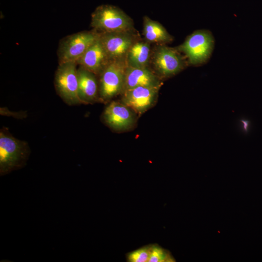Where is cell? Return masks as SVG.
<instances>
[{
  "label": "cell",
  "mask_w": 262,
  "mask_h": 262,
  "mask_svg": "<svg viewBox=\"0 0 262 262\" xmlns=\"http://www.w3.org/2000/svg\"><path fill=\"white\" fill-rule=\"evenodd\" d=\"M29 154V148L25 142L15 138L6 129L0 131V176L24 166Z\"/></svg>",
  "instance_id": "obj_1"
},
{
  "label": "cell",
  "mask_w": 262,
  "mask_h": 262,
  "mask_svg": "<svg viewBox=\"0 0 262 262\" xmlns=\"http://www.w3.org/2000/svg\"><path fill=\"white\" fill-rule=\"evenodd\" d=\"M214 39L212 33L198 30L188 35L176 49L183 53L188 64L198 66L205 64L213 50Z\"/></svg>",
  "instance_id": "obj_2"
},
{
  "label": "cell",
  "mask_w": 262,
  "mask_h": 262,
  "mask_svg": "<svg viewBox=\"0 0 262 262\" xmlns=\"http://www.w3.org/2000/svg\"><path fill=\"white\" fill-rule=\"evenodd\" d=\"M91 26L101 33L130 31L131 18L119 8L111 5L98 6L91 15Z\"/></svg>",
  "instance_id": "obj_3"
},
{
  "label": "cell",
  "mask_w": 262,
  "mask_h": 262,
  "mask_svg": "<svg viewBox=\"0 0 262 262\" xmlns=\"http://www.w3.org/2000/svg\"><path fill=\"white\" fill-rule=\"evenodd\" d=\"M126 60H111L100 75L99 100L107 103L123 91Z\"/></svg>",
  "instance_id": "obj_4"
},
{
  "label": "cell",
  "mask_w": 262,
  "mask_h": 262,
  "mask_svg": "<svg viewBox=\"0 0 262 262\" xmlns=\"http://www.w3.org/2000/svg\"><path fill=\"white\" fill-rule=\"evenodd\" d=\"M77 64L75 62L59 64L55 76L56 90L62 99L69 105L81 104L78 94Z\"/></svg>",
  "instance_id": "obj_5"
},
{
  "label": "cell",
  "mask_w": 262,
  "mask_h": 262,
  "mask_svg": "<svg viewBox=\"0 0 262 262\" xmlns=\"http://www.w3.org/2000/svg\"><path fill=\"white\" fill-rule=\"evenodd\" d=\"M99 33L84 31L68 36L61 42L58 51L59 64L77 62L96 41Z\"/></svg>",
  "instance_id": "obj_6"
},
{
  "label": "cell",
  "mask_w": 262,
  "mask_h": 262,
  "mask_svg": "<svg viewBox=\"0 0 262 262\" xmlns=\"http://www.w3.org/2000/svg\"><path fill=\"white\" fill-rule=\"evenodd\" d=\"M152 64L161 78H169L182 71L188 63L176 49L160 46L154 51Z\"/></svg>",
  "instance_id": "obj_7"
},
{
  "label": "cell",
  "mask_w": 262,
  "mask_h": 262,
  "mask_svg": "<svg viewBox=\"0 0 262 262\" xmlns=\"http://www.w3.org/2000/svg\"><path fill=\"white\" fill-rule=\"evenodd\" d=\"M137 115L122 102L112 101L105 108L102 117L105 124L112 130L123 131L134 127Z\"/></svg>",
  "instance_id": "obj_8"
},
{
  "label": "cell",
  "mask_w": 262,
  "mask_h": 262,
  "mask_svg": "<svg viewBox=\"0 0 262 262\" xmlns=\"http://www.w3.org/2000/svg\"><path fill=\"white\" fill-rule=\"evenodd\" d=\"M161 87L140 86L124 91L121 101L141 115L154 106Z\"/></svg>",
  "instance_id": "obj_9"
},
{
  "label": "cell",
  "mask_w": 262,
  "mask_h": 262,
  "mask_svg": "<svg viewBox=\"0 0 262 262\" xmlns=\"http://www.w3.org/2000/svg\"><path fill=\"white\" fill-rule=\"evenodd\" d=\"M99 38L110 60H126L127 53L136 41L130 31L99 33Z\"/></svg>",
  "instance_id": "obj_10"
},
{
  "label": "cell",
  "mask_w": 262,
  "mask_h": 262,
  "mask_svg": "<svg viewBox=\"0 0 262 262\" xmlns=\"http://www.w3.org/2000/svg\"><path fill=\"white\" fill-rule=\"evenodd\" d=\"M162 84L161 78L147 67H134L127 66L123 92L137 87H161Z\"/></svg>",
  "instance_id": "obj_11"
},
{
  "label": "cell",
  "mask_w": 262,
  "mask_h": 262,
  "mask_svg": "<svg viewBox=\"0 0 262 262\" xmlns=\"http://www.w3.org/2000/svg\"><path fill=\"white\" fill-rule=\"evenodd\" d=\"M110 61L99 34L98 38L79 59L77 64L95 74L98 75Z\"/></svg>",
  "instance_id": "obj_12"
},
{
  "label": "cell",
  "mask_w": 262,
  "mask_h": 262,
  "mask_svg": "<svg viewBox=\"0 0 262 262\" xmlns=\"http://www.w3.org/2000/svg\"><path fill=\"white\" fill-rule=\"evenodd\" d=\"M77 74L81 104H92L99 100V85L96 74L82 66L78 68Z\"/></svg>",
  "instance_id": "obj_13"
},
{
  "label": "cell",
  "mask_w": 262,
  "mask_h": 262,
  "mask_svg": "<svg viewBox=\"0 0 262 262\" xmlns=\"http://www.w3.org/2000/svg\"><path fill=\"white\" fill-rule=\"evenodd\" d=\"M143 34L149 43H166L172 41V36L158 22L147 16L143 19Z\"/></svg>",
  "instance_id": "obj_14"
},
{
  "label": "cell",
  "mask_w": 262,
  "mask_h": 262,
  "mask_svg": "<svg viewBox=\"0 0 262 262\" xmlns=\"http://www.w3.org/2000/svg\"><path fill=\"white\" fill-rule=\"evenodd\" d=\"M150 55V47L147 41H135L127 56V65L134 67H147Z\"/></svg>",
  "instance_id": "obj_15"
},
{
  "label": "cell",
  "mask_w": 262,
  "mask_h": 262,
  "mask_svg": "<svg viewBox=\"0 0 262 262\" xmlns=\"http://www.w3.org/2000/svg\"><path fill=\"white\" fill-rule=\"evenodd\" d=\"M175 260L171 253L158 244H152L148 262H173Z\"/></svg>",
  "instance_id": "obj_16"
},
{
  "label": "cell",
  "mask_w": 262,
  "mask_h": 262,
  "mask_svg": "<svg viewBox=\"0 0 262 262\" xmlns=\"http://www.w3.org/2000/svg\"><path fill=\"white\" fill-rule=\"evenodd\" d=\"M151 246L152 244L148 245L129 252L127 255V261L130 262H148Z\"/></svg>",
  "instance_id": "obj_17"
}]
</instances>
